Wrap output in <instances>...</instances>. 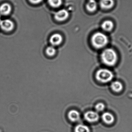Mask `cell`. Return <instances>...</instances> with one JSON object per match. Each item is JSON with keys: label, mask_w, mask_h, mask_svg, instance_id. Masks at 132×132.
<instances>
[{"label": "cell", "mask_w": 132, "mask_h": 132, "mask_svg": "<svg viewBox=\"0 0 132 132\" xmlns=\"http://www.w3.org/2000/svg\"><path fill=\"white\" fill-rule=\"evenodd\" d=\"M84 117L85 119L89 122H94L98 121L99 116L97 112L93 111H89L85 113Z\"/></svg>", "instance_id": "obj_6"}, {"label": "cell", "mask_w": 132, "mask_h": 132, "mask_svg": "<svg viewBox=\"0 0 132 132\" xmlns=\"http://www.w3.org/2000/svg\"><path fill=\"white\" fill-rule=\"evenodd\" d=\"M93 46L97 49L104 48L108 42V39L105 34L101 32H97L94 34L91 38Z\"/></svg>", "instance_id": "obj_2"}, {"label": "cell", "mask_w": 132, "mask_h": 132, "mask_svg": "<svg viewBox=\"0 0 132 132\" xmlns=\"http://www.w3.org/2000/svg\"><path fill=\"white\" fill-rule=\"evenodd\" d=\"M114 78L113 73L108 69H100L96 72V78L98 81L103 83H108Z\"/></svg>", "instance_id": "obj_3"}, {"label": "cell", "mask_w": 132, "mask_h": 132, "mask_svg": "<svg viewBox=\"0 0 132 132\" xmlns=\"http://www.w3.org/2000/svg\"><path fill=\"white\" fill-rule=\"evenodd\" d=\"M63 37L58 33L52 35L49 39L50 43L53 46L59 45L63 42Z\"/></svg>", "instance_id": "obj_7"}, {"label": "cell", "mask_w": 132, "mask_h": 132, "mask_svg": "<svg viewBox=\"0 0 132 132\" xmlns=\"http://www.w3.org/2000/svg\"><path fill=\"white\" fill-rule=\"evenodd\" d=\"M100 4L103 9H110L114 5V0H101Z\"/></svg>", "instance_id": "obj_9"}, {"label": "cell", "mask_w": 132, "mask_h": 132, "mask_svg": "<svg viewBox=\"0 0 132 132\" xmlns=\"http://www.w3.org/2000/svg\"><path fill=\"white\" fill-rule=\"evenodd\" d=\"M75 132H90L89 128L83 125H79L76 126Z\"/></svg>", "instance_id": "obj_15"}, {"label": "cell", "mask_w": 132, "mask_h": 132, "mask_svg": "<svg viewBox=\"0 0 132 132\" xmlns=\"http://www.w3.org/2000/svg\"><path fill=\"white\" fill-rule=\"evenodd\" d=\"M111 88L115 92H119L123 89V86L121 82L118 81H114L111 84Z\"/></svg>", "instance_id": "obj_12"}, {"label": "cell", "mask_w": 132, "mask_h": 132, "mask_svg": "<svg viewBox=\"0 0 132 132\" xmlns=\"http://www.w3.org/2000/svg\"><path fill=\"white\" fill-rule=\"evenodd\" d=\"M102 118L104 121L107 124H111L114 121V118L112 114L109 112H105L102 116Z\"/></svg>", "instance_id": "obj_11"}, {"label": "cell", "mask_w": 132, "mask_h": 132, "mask_svg": "<svg viewBox=\"0 0 132 132\" xmlns=\"http://www.w3.org/2000/svg\"><path fill=\"white\" fill-rule=\"evenodd\" d=\"M102 62L106 65L112 67L118 62V56L116 52L111 48L105 50L101 55Z\"/></svg>", "instance_id": "obj_1"}, {"label": "cell", "mask_w": 132, "mask_h": 132, "mask_svg": "<svg viewBox=\"0 0 132 132\" xmlns=\"http://www.w3.org/2000/svg\"><path fill=\"white\" fill-rule=\"evenodd\" d=\"M11 11V6L8 3H4L0 6V14L2 15H8Z\"/></svg>", "instance_id": "obj_8"}, {"label": "cell", "mask_w": 132, "mask_h": 132, "mask_svg": "<svg viewBox=\"0 0 132 132\" xmlns=\"http://www.w3.org/2000/svg\"><path fill=\"white\" fill-rule=\"evenodd\" d=\"M102 29L106 31H110L113 29L114 27V24L112 21L107 20L105 21L102 24Z\"/></svg>", "instance_id": "obj_13"}, {"label": "cell", "mask_w": 132, "mask_h": 132, "mask_svg": "<svg viewBox=\"0 0 132 132\" xmlns=\"http://www.w3.org/2000/svg\"><path fill=\"white\" fill-rule=\"evenodd\" d=\"M86 8L88 11L90 12L95 11L97 9V2L95 0L89 1L86 5Z\"/></svg>", "instance_id": "obj_14"}, {"label": "cell", "mask_w": 132, "mask_h": 132, "mask_svg": "<svg viewBox=\"0 0 132 132\" xmlns=\"http://www.w3.org/2000/svg\"><path fill=\"white\" fill-rule=\"evenodd\" d=\"M68 118L69 119L73 122H76L80 119V114L77 111L72 110L70 111L68 113Z\"/></svg>", "instance_id": "obj_10"}, {"label": "cell", "mask_w": 132, "mask_h": 132, "mask_svg": "<svg viewBox=\"0 0 132 132\" xmlns=\"http://www.w3.org/2000/svg\"><path fill=\"white\" fill-rule=\"evenodd\" d=\"M69 13L66 9H61L56 12L54 14V18L57 21H63L68 18Z\"/></svg>", "instance_id": "obj_5"}, {"label": "cell", "mask_w": 132, "mask_h": 132, "mask_svg": "<svg viewBox=\"0 0 132 132\" xmlns=\"http://www.w3.org/2000/svg\"><path fill=\"white\" fill-rule=\"evenodd\" d=\"M31 3L33 4H38L42 2L43 0H29Z\"/></svg>", "instance_id": "obj_19"}, {"label": "cell", "mask_w": 132, "mask_h": 132, "mask_svg": "<svg viewBox=\"0 0 132 132\" xmlns=\"http://www.w3.org/2000/svg\"><path fill=\"white\" fill-rule=\"evenodd\" d=\"M45 53L48 56H53L55 55L56 53V50L54 46H48L46 49Z\"/></svg>", "instance_id": "obj_16"}, {"label": "cell", "mask_w": 132, "mask_h": 132, "mask_svg": "<svg viewBox=\"0 0 132 132\" xmlns=\"http://www.w3.org/2000/svg\"><path fill=\"white\" fill-rule=\"evenodd\" d=\"M48 3L53 7L57 8L62 4V0H48Z\"/></svg>", "instance_id": "obj_17"}, {"label": "cell", "mask_w": 132, "mask_h": 132, "mask_svg": "<svg viewBox=\"0 0 132 132\" xmlns=\"http://www.w3.org/2000/svg\"><path fill=\"white\" fill-rule=\"evenodd\" d=\"M0 27L3 31L9 32L14 29V24L10 19H4L2 20L0 22Z\"/></svg>", "instance_id": "obj_4"}, {"label": "cell", "mask_w": 132, "mask_h": 132, "mask_svg": "<svg viewBox=\"0 0 132 132\" xmlns=\"http://www.w3.org/2000/svg\"><path fill=\"white\" fill-rule=\"evenodd\" d=\"M1 21H2V20H1V15H0V22H1Z\"/></svg>", "instance_id": "obj_20"}, {"label": "cell", "mask_w": 132, "mask_h": 132, "mask_svg": "<svg viewBox=\"0 0 132 132\" xmlns=\"http://www.w3.org/2000/svg\"><path fill=\"white\" fill-rule=\"evenodd\" d=\"M105 108V105L102 103H99L97 104L95 107L96 111L98 112H101L104 111Z\"/></svg>", "instance_id": "obj_18"}, {"label": "cell", "mask_w": 132, "mask_h": 132, "mask_svg": "<svg viewBox=\"0 0 132 132\" xmlns=\"http://www.w3.org/2000/svg\"><path fill=\"white\" fill-rule=\"evenodd\" d=\"M93 1V0H89V1Z\"/></svg>", "instance_id": "obj_21"}]
</instances>
